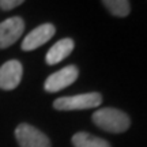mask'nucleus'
Wrapping results in <instances>:
<instances>
[{"mask_svg": "<svg viewBox=\"0 0 147 147\" xmlns=\"http://www.w3.org/2000/svg\"><path fill=\"white\" fill-rule=\"evenodd\" d=\"M91 120L101 129L112 134L125 132L131 125V120L128 115L115 108H102L95 110L91 116Z\"/></svg>", "mask_w": 147, "mask_h": 147, "instance_id": "1", "label": "nucleus"}, {"mask_svg": "<svg viewBox=\"0 0 147 147\" xmlns=\"http://www.w3.org/2000/svg\"><path fill=\"white\" fill-rule=\"evenodd\" d=\"M102 102L100 93H86L72 97H61L53 102V108L57 110H84L98 108Z\"/></svg>", "mask_w": 147, "mask_h": 147, "instance_id": "2", "label": "nucleus"}, {"mask_svg": "<svg viewBox=\"0 0 147 147\" xmlns=\"http://www.w3.org/2000/svg\"><path fill=\"white\" fill-rule=\"evenodd\" d=\"M15 138L21 147H51L49 138L36 127L22 123L16 127Z\"/></svg>", "mask_w": 147, "mask_h": 147, "instance_id": "3", "label": "nucleus"}, {"mask_svg": "<svg viewBox=\"0 0 147 147\" xmlns=\"http://www.w3.org/2000/svg\"><path fill=\"white\" fill-rule=\"evenodd\" d=\"M79 75V69L76 65H67L61 68L57 72L52 74L49 78L45 80L44 87L48 93H57L60 90L68 87L69 84H72Z\"/></svg>", "mask_w": 147, "mask_h": 147, "instance_id": "4", "label": "nucleus"}, {"mask_svg": "<svg viewBox=\"0 0 147 147\" xmlns=\"http://www.w3.org/2000/svg\"><path fill=\"white\" fill-rule=\"evenodd\" d=\"M25 32V22L21 16H12L0 23V49L11 47Z\"/></svg>", "mask_w": 147, "mask_h": 147, "instance_id": "5", "label": "nucleus"}, {"mask_svg": "<svg viewBox=\"0 0 147 147\" xmlns=\"http://www.w3.org/2000/svg\"><path fill=\"white\" fill-rule=\"evenodd\" d=\"M23 67L21 61L10 60L0 67V89L14 90L21 83Z\"/></svg>", "mask_w": 147, "mask_h": 147, "instance_id": "6", "label": "nucleus"}, {"mask_svg": "<svg viewBox=\"0 0 147 147\" xmlns=\"http://www.w3.org/2000/svg\"><path fill=\"white\" fill-rule=\"evenodd\" d=\"M55 33H56V27L52 23H44L41 26L36 27L25 37V40L22 42V49L23 51H34L49 41L55 36Z\"/></svg>", "mask_w": 147, "mask_h": 147, "instance_id": "7", "label": "nucleus"}, {"mask_svg": "<svg viewBox=\"0 0 147 147\" xmlns=\"http://www.w3.org/2000/svg\"><path fill=\"white\" fill-rule=\"evenodd\" d=\"M74 51V41L71 38H63L57 41L53 45L47 53V63L49 65H55V64L60 63L61 60H64L65 57H68L71 52Z\"/></svg>", "mask_w": 147, "mask_h": 147, "instance_id": "8", "label": "nucleus"}, {"mask_svg": "<svg viewBox=\"0 0 147 147\" xmlns=\"http://www.w3.org/2000/svg\"><path fill=\"white\" fill-rule=\"evenodd\" d=\"M74 147H110L106 140L87 132H76L72 136Z\"/></svg>", "mask_w": 147, "mask_h": 147, "instance_id": "9", "label": "nucleus"}, {"mask_svg": "<svg viewBox=\"0 0 147 147\" xmlns=\"http://www.w3.org/2000/svg\"><path fill=\"white\" fill-rule=\"evenodd\" d=\"M102 3L110 14L115 16L124 18L131 11V5H129L128 0H102Z\"/></svg>", "mask_w": 147, "mask_h": 147, "instance_id": "10", "label": "nucleus"}, {"mask_svg": "<svg viewBox=\"0 0 147 147\" xmlns=\"http://www.w3.org/2000/svg\"><path fill=\"white\" fill-rule=\"evenodd\" d=\"M23 1L25 0H0V8L3 11H10L18 5H21Z\"/></svg>", "mask_w": 147, "mask_h": 147, "instance_id": "11", "label": "nucleus"}]
</instances>
